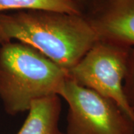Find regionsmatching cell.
Listing matches in <instances>:
<instances>
[{
  "label": "cell",
  "mask_w": 134,
  "mask_h": 134,
  "mask_svg": "<svg viewBox=\"0 0 134 134\" xmlns=\"http://www.w3.org/2000/svg\"><path fill=\"white\" fill-rule=\"evenodd\" d=\"M0 35L3 43L27 44L67 72L98 40L85 16L43 10L0 13Z\"/></svg>",
  "instance_id": "1"
},
{
  "label": "cell",
  "mask_w": 134,
  "mask_h": 134,
  "mask_svg": "<svg viewBox=\"0 0 134 134\" xmlns=\"http://www.w3.org/2000/svg\"><path fill=\"white\" fill-rule=\"evenodd\" d=\"M68 72L27 44L0 46V100L10 115L28 111L34 100L58 96Z\"/></svg>",
  "instance_id": "2"
},
{
  "label": "cell",
  "mask_w": 134,
  "mask_h": 134,
  "mask_svg": "<svg viewBox=\"0 0 134 134\" xmlns=\"http://www.w3.org/2000/svg\"><path fill=\"white\" fill-rule=\"evenodd\" d=\"M130 48L98 40L68 75L78 85L113 100L134 125V110L124 92Z\"/></svg>",
  "instance_id": "3"
},
{
  "label": "cell",
  "mask_w": 134,
  "mask_h": 134,
  "mask_svg": "<svg viewBox=\"0 0 134 134\" xmlns=\"http://www.w3.org/2000/svg\"><path fill=\"white\" fill-rule=\"evenodd\" d=\"M59 96L69 105L66 134H134V125L115 103L69 77Z\"/></svg>",
  "instance_id": "4"
},
{
  "label": "cell",
  "mask_w": 134,
  "mask_h": 134,
  "mask_svg": "<svg viewBox=\"0 0 134 134\" xmlns=\"http://www.w3.org/2000/svg\"><path fill=\"white\" fill-rule=\"evenodd\" d=\"M85 17L99 40L134 47V0H92Z\"/></svg>",
  "instance_id": "5"
},
{
  "label": "cell",
  "mask_w": 134,
  "mask_h": 134,
  "mask_svg": "<svg viewBox=\"0 0 134 134\" xmlns=\"http://www.w3.org/2000/svg\"><path fill=\"white\" fill-rule=\"evenodd\" d=\"M28 111L29 115L17 134H63L59 129L61 113L60 96L34 100Z\"/></svg>",
  "instance_id": "6"
},
{
  "label": "cell",
  "mask_w": 134,
  "mask_h": 134,
  "mask_svg": "<svg viewBox=\"0 0 134 134\" xmlns=\"http://www.w3.org/2000/svg\"><path fill=\"white\" fill-rule=\"evenodd\" d=\"M25 10H43L83 15L81 6L74 0H0V13Z\"/></svg>",
  "instance_id": "7"
},
{
  "label": "cell",
  "mask_w": 134,
  "mask_h": 134,
  "mask_svg": "<svg viewBox=\"0 0 134 134\" xmlns=\"http://www.w3.org/2000/svg\"><path fill=\"white\" fill-rule=\"evenodd\" d=\"M124 92L130 107L134 110V47L130 51L124 81Z\"/></svg>",
  "instance_id": "8"
},
{
  "label": "cell",
  "mask_w": 134,
  "mask_h": 134,
  "mask_svg": "<svg viewBox=\"0 0 134 134\" xmlns=\"http://www.w3.org/2000/svg\"><path fill=\"white\" fill-rule=\"evenodd\" d=\"M74 1L79 5V2H83V1H85V0H74Z\"/></svg>",
  "instance_id": "9"
},
{
  "label": "cell",
  "mask_w": 134,
  "mask_h": 134,
  "mask_svg": "<svg viewBox=\"0 0 134 134\" xmlns=\"http://www.w3.org/2000/svg\"><path fill=\"white\" fill-rule=\"evenodd\" d=\"M3 43V41H2V39L1 37V35H0V46Z\"/></svg>",
  "instance_id": "10"
},
{
  "label": "cell",
  "mask_w": 134,
  "mask_h": 134,
  "mask_svg": "<svg viewBox=\"0 0 134 134\" xmlns=\"http://www.w3.org/2000/svg\"><path fill=\"white\" fill-rule=\"evenodd\" d=\"M63 134H66V133H63Z\"/></svg>",
  "instance_id": "11"
}]
</instances>
